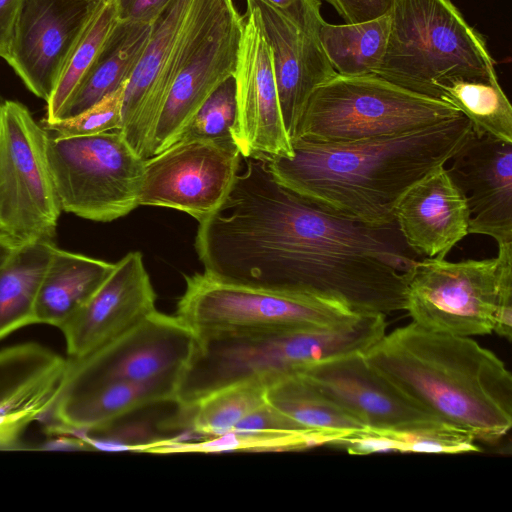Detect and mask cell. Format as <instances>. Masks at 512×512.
Wrapping results in <instances>:
<instances>
[{
	"label": "cell",
	"mask_w": 512,
	"mask_h": 512,
	"mask_svg": "<svg viewBox=\"0 0 512 512\" xmlns=\"http://www.w3.org/2000/svg\"><path fill=\"white\" fill-rule=\"evenodd\" d=\"M243 158L222 204L199 222L204 273L333 299L359 313L405 310L404 272L415 259L396 223L375 227L333 213L280 183L266 158Z\"/></svg>",
	"instance_id": "1"
},
{
	"label": "cell",
	"mask_w": 512,
	"mask_h": 512,
	"mask_svg": "<svg viewBox=\"0 0 512 512\" xmlns=\"http://www.w3.org/2000/svg\"><path fill=\"white\" fill-rule=\"evenodd\" d=\"M472 132L463 115L403 134L348 142L292 141L290 157L266 158L275 178L318 206L375 227L416 183L445 166Z\"/></svg>",
	"instance_id": "2"
},
{
	"label": "cell",
	"mask_w": 512,
	"mask_h": 512,
	"mask_svg": "<svg viewBox=\"0 0 512 512\" xmlns=\"http://www.w3.org/2000/svg\"><path fill=\"white\" fill-rule=\"evenodd\" d=\"M363 355L425 412L475 440L494 443L512 426L511 373L470 337L411 322Z\"/></svg>",
	"instance_id": "3"
},
{
	"label": "cell",
	"mask_w": 512,
	"mask_h": 512,
	"mask_svg": "<svg viewBox=\"0 0 512 512\" xmlns=\"http://www.w3.org/2000/svg\"><path fill=\"white\" fill-rule=\"evenodd\" d=\"M385 315L361 313L333 326L196 335L180 377L175 403L192 409L209 395L246 382L267 388L304 368L337 356L364 353L386 331Z\"/></svg>",
	"instance_id": "4"
},
{
	"label": "cell",
	"mask_w": 512,
	"mask_h": 512,
	"mask_svg": "<svg viewBox=\"0 0 512 512\" xmlns=\"http://www.w3.org/2000/svg\"><path fill=\"white\" fill-rule=\"evenodd\" d=\"M377 75L439 99L450 80L498 82L484 38L450 0H394Z\"/></svg>",
	"instance_id": "5"
},
{
	"label": "cell",
	"mask_w": 512,
	"mask_h": 512,
	"mask_svg": "<svg viewBox=\"0 0 512 512\" xmlns=\"http://www.w3.org/2000/svg\"><path fill=\"white\" fill-rule=\"evenodd\" d=\"M461 114L447 102L377 75H336L311 94L293 140L348 142L387 137Z\"/></svg>",
	"instance_id": "6"
},
{
	"label": "cell",
	"mask_w": 512,
	"mask_h": 512,
	"mask_svg": "<svg viewBox=\"0 0 512 512\" xmlns=\"http://www.w3.org/2000/svg\"><path fill=\"white\" fill-rule=\"evenodd\" d=\"M404 277L412 322L458 336L490 334L501 295L512 290V242L489 259L414 260Z\"/></svg>",
	"instance_id": "7"
},
{
	"label": "cell",
	"mask_w": 512,
	"mask_h": 512,
	"mask_svg": "<svg viewBox=\"0 0 512 512\" xmlns=\"http://www.w3.org/2000/svg\"><path fill=\"white\" fill-rule=\"evenodd\" d=\"M47 155L62 211L110 222L138 207L144 158L120 130L86 136L49 132Z\"/></svg>",
	"instance_id": "8"
},
{
	"label": "cell",
	"mask_w": 512,
	"mask_h": 512,
	"mask_svg": "<svg viewBox=\"0 0 512 512\" xmlns=\"http://www.w3.org/2000/svg\"><path fill=\"white\" fill-rule=\"evenodd\" d=\"M359 314L333 299L251 288L197 272L185 276L175 316L201 335L333 326Z\"/></svg>",
	"instance_id": "9"
},
{
	"label": "cell",
	"mask_w": 512,
	"mask_h": 512,
	"mask_svg": "<svg viewBox=\"0 0 512 512\" xmlns=\"http://www.w3.org/2000/svg\"><path fill=\"white\" fill-rule=\"evenodd\" d=\"M48 136L23 104L3 103L0 233L20 243L53 239L62 211L48 161Z\"/></svg>",
	"instance_id": "10"
},
{
	"label": "cell",
	"mask_w": 512,
	"mask_h": 512,
	"mask_svg": "<svg viewBox=\"0 0 512 512\" xmlns=\"http://www.w3.org/2000/svg\"><path fill=\"white\" fill-rule=\"evenodd\" d=\"M217 0H170L152 22L146 49L125 87L120 132L142 158L172 83L204 33Z\"/></svg>",
	"instance_id": "11"
},
{
	"label": "cell",
	"mask_w": 512,
	"mask_h": 512,
	"mask_svg": "<svg viewBox=\"0 0 512 512\" xmlns=\"http://www.w3.org/2000/svg\"><path fill=\"white\" fill-rule=\"evenodd\" d=\"M195 343L196 335L186 324L175 315L156 310L93 353L67 359L60 392L108 382L167 383L177 387Z\"/></svg>",
	"instance_id": "12"
},
{
	"label": "cell",
	"mask_w": 512,
	"mask_h": 512,
	"mask_svg": "<svg viewBox=\"0 0 512 512\" xmlns=\"http://www.w3.org/2000/svg\"><path fill=\"white\" fill-rule=\"evenodd\" d=\"M242 158L233 138L176 141L144 159L138 206L176 209L200 222L224 201Z\"/></svg>",
	"instance_id": "13"
},
{
	"label": "cell",
	"mask_w": 512,
	"mask_h": 512,
	"mask_svg": "<svg viewBox=\"0 0 512 512\" xmlns=\"http://www.w3.org/2000/svg\"><path fill=\"white\" fill-rule=\"evenodd\" d=\"M247 1L257 9L272 52L281 114L292 141L313 91L337 75L319 38L324 22L321 2L297 0L279 8L261 0Z\"/></svg>",
	"instance_id": "14"
},
{
	"label": "cell",
	"mask_w": 512,
	"mask_h": 512,
	"mask_svg": "<svg viewBox=\"0 0 512 512\" xmlns=\"http://www.w3.org/2000/svg\"><path fill=\"white\" fill-rule=\"evenodd\" d=\"M243 17L233 0H217L210 21L176 75L152 133L149 157L175 143L194 114L235 73Z\"/></svg>",
	"instance_id": "15"
},
{
	"label": "cell",
	"mask_w": 512,
	"mask_h": 512,
	"mask_svg": "<svg viewBox=\"0 0 512 512\" xmlns=\"http://www.w3.org/2000/svg\"><path fill=\"white\" fill-rule=\"evenodd\" d=\"M233 76L237 102L233 139L242 157L292 156V141L280 109L272 52L257 9L249 1Z\"/></svg>",
	"instance_id": "16"
},
{
	"label": "cell",
	"mask_w": 512,
	"mask_h": 512,
	"mask_svg": "<svg viewBox=\"0 0 512 512\" xmlns=\"http://www.w3.org/2000/svg\"><path fill=\"white\" fill-rule=\"evenodd\" d=\"M100 0H22L6 62L37 97L50 98Z\"/></svg>",
	"instance_id": "17"
},
{
	"label": "cell",
	"mask_w": 512,
	"mask_h": 512,
	"mask_svg": "<svg viewBox=\"0 0 512 512\" xmlns=\"http://www.w3.org/2000/svg\"><path fill=\"white\" fill-rule=\"evenodd\" d=\"M156 294L140 252L127 253L59 328L67 359L83 358L120 337L156 311Z\"/></svg>",
	"instance_id": "18"
},
{
	"label": "cell",
	"mask_w": 512,
	"mask_h": 512,
	"mask_svg": "<svg viewBox=\"0 0 512 512\" xmlns=\"http://www.w3.org/2000/svg\"><path fill=\"white\" fill-rule=\"evenodd\" d=\"M299 374L369 429L401 430L440 422L375 369L361 352L314 363Z\"/></svg>",
	"instance_id": "19"
},
{
	"label": "cell",
	"mask_w": 512,
	"mask_h": 512,
	"mask_svg": "<svg viewBox=\"0 0 512 512\" xmlns=\"http://www.w3.org/2000/svg\"><path fill=\"white\" fill-rule=\"evenodd\" d=\"M447 169L465 196L469 233L512 242V142L471 132Z\"/></svg>",
	"instance_id": "20"
},
{
	"label": "cell",
	"mask_w": 512,
	"mask_h": 512,
	"mask_svg": "<svg viewBox=\"0 0 512 512\" xmlns=\"http://www.w3.org/2000/svg\"><path fill=\"white\" fill-rule=\"evenodd\" d=\"M66 368L67 359L37 343L0 350V450L17 449L30 424L48 415Z\"/></svg>",
	"instance_id": "21"
},
{
	"label": "cell",
	"mask_w": 512,
	"mask_h": 512,
	"mask_svg": "<svg viewBox=\"0 0 512 512\" xmlns=\"http://www.w3.org/2000/svg\"><path fill=\"white\" fill-rule=\"evenodd\" d=\"M395 222L411 251L445 258L469 234L470 211L443 166L404 194L395 208Z\"/></svg>",
	"instance_id": "22"
},
{
	"label": "cell",
	"mask_w": 512,
	"mask_h": 512,
	"mask_svg": "<svg viewBox=\"0 0 512 512\" xmlns=\"http://www.w3.org/2000/svg\"><path fill=\"white\" fill-rule=\"evenodd\" d=\"M167 383L108 382L60 392L47 416L55 433H87L150 406L175 403ZM46 416V417H47Z\"/></svg>",
	"instance_id": "23"
},
{
	"label": "cell",
	"mask_w": 512,
	"mask_h": 512,
	"mask_svg": "<svg viewBox=\"0 0 512 512\" xmlns=\"http://www.w3.org/2000/svg\"><path fill=\"white\" fill-rule=\"evenodd\" d=\"M151 28L152 23L118 20L56 120L80 114L127 84L146 49Z\"/></svg>",
	"instance_id": "24"
},
{
	"label": "cell",
	"mask_w": 512,
	"mask_h": 512,
	"mask_svg": "<svg viewBox=\"0 0 512 512\" xmlns=\"http://www.w3.org/2000/svg\"><path fill=\"white\" fill-rule=\"evenodd\" d=\"M114 265L56 247L38 291L35 323L60 328L95 293Z\"/></svg>",
	"instance_id": "25"
},
{
	"label": "cell",
	"mask_w": 512,
	"mask_h": 512,
	"mask_svg": "<svg viewBox=\"0 0 512 512\" xmlns=\"http://www.w3.org/2000/svg\"><path fill=\"white\" fill-rule=\"evenodd\" d=\"M53 239L20 243L0 268V339L35 323L38 291L56 249Z\"/></svg>",
	"instance_id": "26"
},
{
	"label": "cell",
	"mask_w": 512,
	"mask_h": 512,
	"mask_svg": "<svg viewBox=\"0 0 512 512\" xmlns=\"http://www.w3.org/2000/svg\"><path fill=\"white\" fill-rule=\"evenodd\" d=\"M267 403L303 429L339 443L367 427L297 373L270 385Z\"/></svg>",
	"instance_id": "27"
},
{
	"label": "cell",
	"mask_w": 512,
	"mask_h": 512,
	"mask_svg": "<svg viewBox=\"0 0 512 512\" xmlns=\"http://www.w3.org/2000/svg\"><path fill=\"white\" fill-rule=\"evenodd\" d=\"M390 14L356 23L323 22L319 38L333 69L340 76L374 75L384 56Z\"/></svg>",
	"instance_id": "28"
},
{
	"label": "cell",
	"mask_w": 512,
	"mask_h": 512,
	"mask_svg": "<svg viewBox=\"0 0 512 512\" xmlns=\"http://www.w3.org/2000/svg\"><path fill=\"white\" fill-rule=\"evenodd\" d=\"M439 99L458 109L474 133L512 142V106L499 81L450 80L440 86Z\"/></svg>",
	"instance_id": "29"
},
{
	"label": "cell",
	"mask_w": 512,
	"mask_h": 512,
	"mask_svg": "<svg viewBox=\"0 0 512 512\" xmlns=\"http://www.w3.org/2000/svg\"><path fill=\"white\" fill-rule=\"evenodd\" d=\"M117 22L116 0H100L68 54L54 90L46 102L43 121L57 119Z\"/></svg>",
	"instance_id": "30"
},
{
	"label": "cell",
	"mask_w": 512,
	"mask_h": 512,
	"mask_svg": "<svg viewBox=\"0 0 512 512\" xmlns=\"http://www.w3.org/2000/svg\"><path fill=\"white\" fill-rule=\"evenodd\" d=\"M475 439L468 433L434 422L401 430L365 429L355 441L359 455L378 451L462 453L478 451Z\"/></svg>",
	"instance_id": "31"
},
{
	"label": "cell",
	"mask_w": 512,
	"mask_h": 512,
	"mask_svg": "<svg viewBox=\"0 0 512 512\" xmlns=\"http://www.w3.org/2000/svg\"><path fill=\"white\" fill-rule=\"evenodd\" d=\"M266 390L263 383L246 382L209 395L191 409L193 432L212 437L230 432L246 416L267 403Z\"/></svg>",
	"instance_id": "32"
},
{
	"label": "cell",
	"mask_w": 512,
	"mask_h": 512,
	"mask_svg": "<svg viewBox=\"0 0 512 512\" xmlns=\"http://www.w3.org/2000/svg\"><path fill=\"white\" fill-rule=\"evenodd\" d=\"M237 120L234 76L222 82L182 130L179 140L233 138Z\"/></svg>",
	"instance_id": "33"
},
{
	"label": "cell",
	"mask_w": 512,
	"mask_h": 512,
	"mask_svg": "<svg viewBox=\"0 0 512 512\" xmlns=\"http://www.w3.org/2000/svg\"><path fill=\"white\" fill-rule=\"evenodd\" d=\"M126 85L76 116L51 122L42 121L41 125L48 132L59 136H86L120 130Z\"/></svg>",
	"instance_id": "34"
},
{
	"label": "cell",
	"mask_w": 512,
	"mask_h": 512,
	"mask_svg": "<svg viewBox=\"0 0 512 512\" xmlns=\"http://www.w3.org/2000/svg\"><path fill=\"white\" fill-rule=\"evenodd\" d=\"M329 3L348 24L369 21L385 14L394 0H324Z\"/></svg>",
	"instance_id": "35"
},
{
	"label": "cell",
	"mask_w": 512,
	"mask_h": 512,
	"mask_svg": "<svg viewBox=\"0 0 512 512\" xmlns=\"http://www.w3.org/2000/svg\"><path fill=\"white\" fill-rule=\"evenodd\" d=\"M170 0H116L118 20L152 23Z\"/></svg>",
	"instance_id": "36"
},
{
	"label": "cell",
	"mask_w": 512,
	"mask_h": 512,
	"mask_svg": "<svg viewBox=\"0 0 512 512\" xmlns=\"http://www.w3.org/2000/svg\"><path fill=\"white\" fill-rule=\"evenodd\" d=\"M22 0H0V57L7 59Z\"/></svg>",
	"instance_id": "37"
},
{
	"label": "cell",
	"mask_w": 512,
	"mask_h": 512,
	"mask_svg": "<svg viewBox=\"0 0 512 512\" xmlns=\"http://www.w3.org/2000/svg\"><path fill=\"white\" fill-rule=\"evenodd\" d=\"M19 244L20 242L16 241L12 237L0 233V268L13 254Z\"/></svg>",
	"instance_id": "38"
},
{
	"label": "cell",
	"mask_w": 512,
	"mask_h": 512,
	"mask_svg": "<svg viewBox=\"0 0 512 512\" xmlns=\"http://www.w3.org/2000/svg\"><path fill=\"white\" fill-rule=\"evenodd\" d=\"M261 1H263L267 4H270L272 6H275V7L287 8L290 5H292L294 2H296L297 0H261Z\"/></svg>",
	"instance_id": "39"
},
{
	"label": "cell",
	"mask_w": 512,
	"mask_h": 512,
	"mask_svg": "<svg viewBox=\"0 0 512 512\" xmlns=\"http://www.w3.org/2000/svg\"><path fill=\"white\" fill-rule=\"evenodd\" d=\"M2 105L3 104L0 103V123H1V118H2Z\"/></svg>",
	"instance_id": "40"
}]
</instances>
